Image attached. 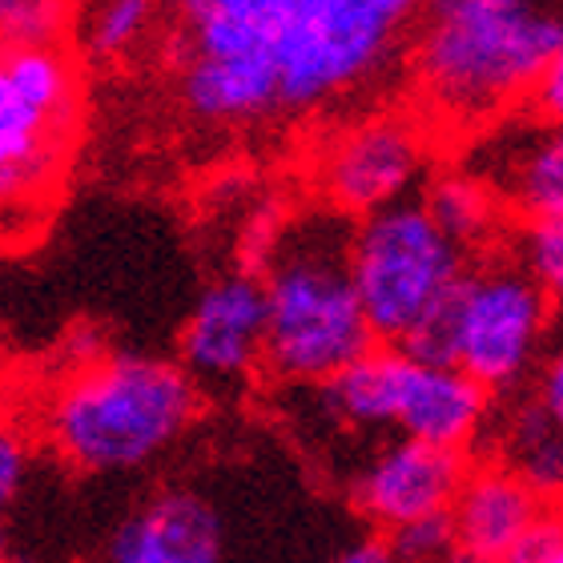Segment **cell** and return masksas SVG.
Wrapping results in <instances>:
<instances>
[{"label":"cell","instance_id":"cell-1","mask_svg":"<svg viewBox=\"0 0 563 563\" xmlns=\"http://www.w3.org/2000/svg\"><path fill=\"white\" fill-rule=\"evenodd\" d=\"M177 113L213 133L318 118L387 81L427 0H165Z\"/></svg>","mask_w":563,"mask_h":563},{"label":"cell","instance_id":"cell-19","mask_svg":"<svg viewBox=\"0 0 563 563\" xmlns=\"http://www.w3.org/2000/svg\"><path fill=\"white\" fill-rule=\"evenodd\" d=\"M73 0H12L0 45H69Z\"/></svg>","mask_w":563,"mask_h":563},{"label":"cell","instance_id":"cell-28","mask_svg":"<svg viewBox=\"0 0 563 563\" xmlns=\"http://www.w3.org/2000/svg\"><path fill=\"white\" fill-rule=\"evenodd\" d=\"M543 563H563V543H560V548H555V552L548 555V560H543Z\"/></svg>","mask_w":563,"mask_h":563},{"label":"cell","instance_id":"cell-5","mask_svg":"<svg viewBox=\"0 0 563 563\" xmlns=\"http://www.w3.org/2000/svg\"><path fill=\"white\" fill-rule=\"evenodd\" d=\"M552 302L516 262L467 266L451 302L419 327L399 351L419 363L459 366L487 395L516 390L543 358Z\"/></svg>","mask_w":563,"mask_h":563},{"label":"cell","instance_id":"cell-15","mask_svg":"<svg viewBox=\"0 0 563 563\" xmlns=\"http://www.w3.org/2000/svg\"><path fill=\"white\" fill-rule=\"evenodd\" d=\"M165 24V0H73L69 41L85 65L121 69L162 41Z\"/></svg>","mask_w":563,"mask_h":563},{"label":"cell","instance_id":"cell-2","mask_svg":"<svg viewBox=\"0 0 563 563\" xmlns=\"http://www.w3.org/2000/svg\"><path fill=\"white\" fill-rule=\"evenodd\" d=\"M351 218L314 206L286 218L266 242L262 371L286 387H318L375 346L351 278Z\"/></svg>","mask_w":563,"mask_h":563},{"label":"cell","instance_id":"cell-18","mask_svg":"<svg viewBox=\"0 0 563 563\" xmlns=\"http://www.w3.org/2000/svg\"><path fill=\"white\" fill-rule=\"evenodd\" d=\"M511 262L540 286L548 302L563 306V218H540V222L519 225Z\"/></svg>","mask_w":563,"mask_h":563},{"label":"cell","instance_id":"cell-9","mask_svg":"<svg viewBox=\"0 0 563 563\" xmlns=\"http://www.w3.org/2000/svg\"><path fill=\"white\" fill-rule=\"evenodd\" d=\"M266 294L254 271H230L198 294L177 334V366L198 390H238L262 371Z\"/></svg>","mask_w":563,"mask_h":563},{"label":"cell","instance_id":"cell-6","mask_svg":"<svg viewBox=\"0 0 563 563\" xmlns=\"http://www.w3.org/2000/svg\"><path fill=\"white\" fill-rule=\"evenodd\" d=\"M322 415L346 431H395V439L467 451L492 419V395L459 366L419 363L399 346H371L346 371L310 387Z\"/></svg>","mask_w":563,"mask_h":563},{"label":"cell","instance_id":"cell-27","mask_svg":"<svg viewBox=\"0 0 563 563\" xmlns=\"http://www.w3.org/2000/svg\"><path fill=\"white\" fill-rule=\"evenodd\" d=\"M9 4H12V0H0V33H4V16H9Z\"/></svg>","mask_w":563,"mask_h":563},{"label":"cell","instance_id":"cell-13","mask_svg":"<svg viewBox=\"0 0 563 563\" xmlns=\"http://www.w3.org/2000/svg\"><path fill=\"white\" fill-rule=\"evenodd\" d=\"M548 507H552V499H543L536 487H528L504 463L467 467L455 504L446 511L451 536H455V552L507 563L519 548V540L540 523Z\"/></svg>","mask_w":563,"mask_h":563},{"label":"cell","instance_id":"cell-3","mask_svg":"<svg viewBox=\"0 0 563 563\" xmlns=\"http://www.w3.org/2000/svg\"><path fill=\"white\" fill-rule=\"evenodd\" d=\"M201 415L198 383L157 354H93L48 390V446L85 475H130L174 451Z\"/></svg>","mask_w":563,"mask_h":563},{"label":"cell","instance_id":"cell-16","mask_svg":"<svg viewBox=\"0 0 563 563\" xmlns=\"http://www.w3.org/2000/svg\"><path fill=\"white\" fill-rule=\"evenodd\" d=\"M419 206L463 254L487 246L499 230V198L467 169L434 174Z\"/></svg>","mask_w":563,"mask_h":563},{"label":"cell","instance_id":"cell-12","mask_svg":"<svg viewBox=\"0 0 563 563\" xmlns=\"http://www.w3.org/2000/svg\"><path fill=\"white\" fill-rule=\"evenodd\" d=\"M73 133L12 85L0 57V218H29L57 189Z\"/></svg>","mask_w":563,"mask_h":563},{"label":"cell","instance_id":"cell-25","mask_svg":"<svg viewBox=\"0 0 563 563\" xmlns=\"http://www.w3.org/2000/svg\"><path fill=\"white\" fill-rule=\"evenodd\" d=\"M0 563H9V531L0 523Z\"/></svg>","mask_w":563,"mask_h":563},{"label":"cell","instance_id":"cell-17","mask_svg":"<svg viewBox=\"0 0 563 563\" xmlns=\"http://www.w3.org/2000/svg\"><path fill=\"white\" fill-rule=\"evenodd\" d=\"M504 467L536 487L543 499H563V434L540 411V402H519L504 422Z\"/></svg>","mask_w":563,"mask_h":563},{"label":"cell","instance_id":"cell-11","mask_svg":"<svg viewBox=\"0 0 563 563\" xmlns=\"http://www.w3.org/2000/svg\"><path fill=\"white\" fill-rule=\"evenodd\" d=\"M101 563H225V528L201 492L165 487L121 519Z\"/></svg>","mask_w":563,"mask_h":563},{"label":"cell","instance_id":"cell-22","mask_svg":"<svg viewBox=\"0 0 563 563\" xmlns=\"http://www.w3.org/2000/svg\"><path fill=\"white\" fill-rule=\"evenodd\" d=\"M540 383H536V402H540V411L552 419V427L563 434V342L555 351H548L540 358Z\"/></svg>","mask_w":563,"mask_h":563},{"label":"cell","instance_id":"cell-10","mask_svg":"<svg viewBox=\"0 0 563 563\" xmlns=\"http://www.w3.org/2000/svg\"><path fill=\"white\" fill-rule=\"evenodd\" d=\"M467 475V455L446 446L390 439L354 471L351 499L375 528L390 531L446 516Z\"/></svg>","mask_w":563,"mask_h":563},{"label":"cell","instance_id":"cell-24","mask_svg":"<svg viewBox=\"0 0 563 563\" xmlns=\"http://www.w3.org/2000/svg\"><path fill=\"white\" fill-rule=\"evenodd\" d=\"M330 563H399V555H395L387 536H366V540H354L351 548H342Z\"/></svg>","mask_w":563,"mask_h":563},{"label":"cell","instance_id":"cell-8","mask_svg":"<svg viewBox=\"0 0 563 563\" xmlns=\"http://www.w3.org/2000/svg\"><path fill=\"white\" fill-rule=\"evenodd\" d=\"M427 137L407 113H366L327 137L314 157V186L322 206L342 218H366L411 201L427 177Z\"/></svg>","mask_w":563,"mask_h":563},{"label":"cell","instance_id":"cell-21","mask_svg":"<svg viewBox=\"0 0 563 563\" xmlns=\"http://www.w3.org/2000/svg\"><path fill=\"white\" fill-rule=\"evenodd\" d=\"M29 475H33V443L21 422L0 415V516L21 499Z\"/></svg>","mask_w":563,"mask_h":563},{"label":"cell","instance_id":"cell-14","mask_svg":"<svg viewBox=\"0 0 563 563\" xmlns=\"http://www.w3.org/2000/svg\"><path fill=\"white\" fill-rule=\"evenodd\" d=\"M495 198L511 201L523 222L563 218V125H504L467 165Z\"/></svg>","mask_w":563,"mask_h":563},{"label":"cell","instance_id":"cell-26","mask_svg":"<svg viewBox=\"0 0 563 563\" xmlns=\"http://www.w3.org/2000/svg\"><path fill=\"white\" fill-rule=\"evenodd\" d=\"M446 563H492V560H475V555H463V552H455Z\"/></svg>","mask_w":563,"mask_h":563},{"label":"cell","instance_id":"cell-4","mask_svg":"<svg viewBox=\"0 0 563 563\" xmlns=\"http://www.w3.org/2000/svg\"><path fill=\"white\" fill-rule=\"evenodd\" d=\"M560 45L563 12L540 0H427L411 73L439 118L479 125L531 93Z\"/></svg>","mask_w":563,"mask_h":563},{"label":"cell","instance_id":"cell-7","mask_svg":"<svg viewBox=\"0 0 563 563\" xmlns=\"http://www.w3.org/2000/svg\"><path fill=\"white\" fill-rule=\"evenodd\" d=\"M467 254L427 218L419 201H399L358 218L351 230V278L375 342L402 346L427 327L467 274Z\"/></svg>","mask_w":563,"mask_h":563},{"label":"cell","instance_id":"cell-23","mask_svg":"<svg viewBox=\"0 0 563 563\" xmlns=\"http://www.w3.org/2000/svg\"><path fill=\"white\" fill-rule=\"evenodd\" d=\"M531 101H536V113L552 125H563V45L552 53V60L543 65V73L531 85Z\"/></svg>","mask_w":563,"mask_h":563},{"label":"cell","instance_id":"cell-20","mask_svg":"<svg viewBox=\"0 0 563 563\" xmlns=\"http://www.w3.org/2000/svg\"><path fill=\"white\" fill-rule=\"evenodd\" d=\"M387 540L399 563H446L455 555V536H451V519L446 516L407 523V528L390 531Z\"/></svg>","mask_w":563,"mask_h":563}]
</instances>
